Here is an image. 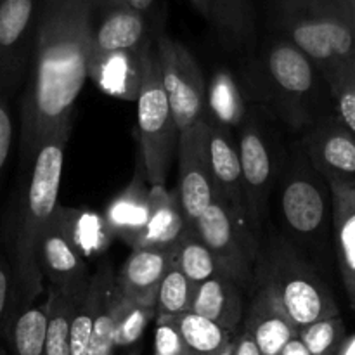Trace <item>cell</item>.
Wrapping results in <instances>:
<instances>
[{
  "mask_svg": "<svg viewBox=\"0 0 355 355\" xmlns=\"http://www.w3.org/2000/svg\"><path fill=\"white\" fill-rule=\"evenodd\" d=\"M234 352H236V338L232 340V342L229 343L224 350H220L217 355H234Z\"/></svg>",
  "mask_w": 355,
  "mask_h": 355,
  "instance_id": "obj_44",
  "label": "cell"
},
{
  "mask_svg": "<svg viewBox=\"0 0 355 355\" xmlns=\"http://www.w3.org/2000/svg\"><path fill=\"white\" fill-rule=\"evenodd\" d=\"M173 263L196 286L220 272L214 253L210 252L207 243L203 241L196 225L194 227H191V225L186 227V231L182 232L180 239L177 241L175 262Z\"/></svg>",
  "mask_w": 355,
  "mask_h": 355,
  "instance_id": "obj_29",
  "label": "cell"
},
{
  "mask_svg": "<svg viewBox=\"0 0 355 355\" xmlns=\"http://www.w3.org/2000/svg\"><path fill=\"white\" fill-rule=\"evenodd\" d=\"M155 45L163 87L180 134L200 123L207 113L208 82L196 58L182 44L159 33Z\"/></svg>",
  "mask_w": 355,
  "mask_h": 355,
  "instance_id": "obj_10",
  "label": "cell"
},
{
  "mask_svg": "<svg viewBox=\"0 0 355 355\" xmlns=\"http://www.w3.org/2000/svg\"><path fill=\"white\" fill-rule=\"evenodd\" d=\"M175 262V246L172 248H137L114 277L118 293L134 302L156 305L162 281Z\"/></svg>",
  "mask_w": 355,
  "mask_h": 355,
  "instance_id": "obj_18",
  "label": "cell"
},
{
  "mask_svg": "<svg viewBox=\"0 0 355 355\" xmlns=\"http://www.w3.org/2000/svg\"><path fill=\"white\" fill-rule=\"evenodd\" d=\"M0 355H10L9 352H7V349H6V345H3L2 340H0Z\"/></svg>",
  "mask_w": 355,
  "mask_h": 355,
  "instance_id": "obj_46",
  "label": "cell"
},
{
  "mask_svg": "<svg viewBox=\"0 0 355 355\" xmlns=\"http://www.w3.org/2000/svg\"><path fill=\"white\" fill-rule=\"evenodd\" d=\"M69 132L71 127H64L49 135L30 163V173L19 196L10 234L9 259L16 284L12 312L38 302L47 290L38 267V243L59 207V187Z\"/></svg>",
  "mask_w": 355,
  "mask_h": 355,
  "instance_id": "obj_2",
  "label": "cell"
},
{
  "mask_svg": "<svg viewBox=\"0 0 355 355\" xmlns=\"http://www.w3.org/2000/svg\"><path fill=\"white\" fill-rule=\"evenodd\" d=\"M114 277H116V274H113L111 267L107 266H103L96 274L90 276L85 295L80 300L78 307L71 318V324H69L71 355H89L94 326H96L97 318L106 307L114 288H116Z\"/></svg>",
  "mask_w": 355,
  "mask_h": 355,
  "instance_id": "obj_23",
  "label": "cell"
},
{
  "mask_svg": "<svg viewBox=\"0 0 355 355\" xmlns=\"http://www.w3.org/2000/svg\"><path fill=\"white\" fill-rule=\"evenodd\" d=\"M149 38L137 51H120L110 54H90L89 78L103 92L113 97L137 103L142 83V61Z\"/></svg>",
  "mask_w": 355,
  "mask_h": 355,
  "instance_id": "obj_20",
  "label": "cell"
},
{
  "mask_svg": "<svg viewBox=\"0 0 355 355\" xmlns=\"http://www.w3.org/2000/svg\"><path fill=\"white\" fill-rule=\"evenodd\" d=\"M173 319L191 355H217L236 338L217 322L193 311Z\"/></svg>",
  "mask_w": 355,
  "mask_h": 355,
  "instance_id": "obj_30",
  "label": "cell"
},
{
  "mask_svg": "<svg viewBox=\"0 0 355 355\" xmlns=\"http://www.w3.org/2000/svg\"><path fill=\"white\" fill-rule=\"evenodd\" d=\"M42 0H0V87L14 92L33 55Z\"/></svg>",
  "mask_w": 355,
  "mask_h": 355,
  "instance_id": "obj_12",
  "label": "cell"
},
{
  "mask_svg": "<svg viewBox=\"0 0 355 355\" xmlns=\"http://www.w3.org/2000/svg\"><path fill=\"white\" fill-rule=\"evenodd\" d=\"M347 336L345 322L340 315L298 328V338L304 342L311 355H340Z\"/></svg>",
  "mask_w": 355,
  "mask_h": 355,
  "instance_id": "obj_32",
  "label": "cell"
},
{
  "mask_svg": "<svg viewBox=\"0 0 355 355\" xmlns=\"http://www.w3.org/2000/svg\"><path fill=\"white\" fill-rule=\"evenodd\" d=\"M182 214L187 225L194 227L198 218L215 200V184L208 158L207 125L205 120L179 134V187Z\"/></svg>",
  "mask_w": 355,
  "mask_h": 355,
  "instance_id": "obj_13",
  "label": "cell"
},
{
  "mask_svg": "<svg viewBox=\"0 0 355 355\" xmlns=\"http://www.w3.org/2000/svg\"><path fill=\"white\" fill-rule=\"evenodd\" d=\"M191 3H193L194 9H196L205 19L211 23V17H214V12H211V0H191Z\"/></svg>",
  "mask_w": 355,
  "mask_h": 355,
  "instance_id": "obj_41",
  "label": "cell"
},
{
  "mask_svg": "<svg viewBox=\"0 0 355 355\" xmlns=\"http://www.w3.org/2000/svg\"><path fill=\"white\" fill-rule=\"evenodd\" d=\"M121 2H125L128 7H132V9H135L141 14H146L155 6V0H121Z\"/></svg>",
  "mask_w": 355,
  "mask_h": 355,
  "instance_id": "obj_42",
  "label": "cell"
},
{
  "mask_svg": "<svg viewBox=\"0 0 355 355\" xmlns=\"http://www.w3.org/2000/svg\"><path fill=\"white\" fill-rule=\"evenodd\" d=\"M274 196L281 234L312 262L324 259L329 246H335L331 186L314 168L298 141L288 153Z\"/></svg>",
  "mask_w": 355,
  "mask_h": 355,
  "instance_id": "obj_4",
  "label": "cell"
},
{
  "mask_svg": "<svg viewBox=\"0 0 355 355\" xmlns=\"http://www.w3.org/2000/svg\"><path fill=\"white\" fill-rule=\"evenodd\" d=\"M298 142L326 180L355 189V135L335 113H328L302 132Z\"/></svg>",
  "mask_w": 355,
  "mask_h": 355,
  "instance_id": "obj_14",
  "label": "cell"
},
{
  "mask_svg": "<svg viewBox=\"0 0 355 355\" xmlns=\"http://www.w3.org/2000/svg\"><path fill=\"white\" fill-rule=\"evenodd\" d=\"M186 227L189 225L182 214L177 191L172 193L165 186H151L149 222L137 248H172Z\"/></svg>",
  "mask_w": 355,
  "mask_h": 355,
  "instance_id": "obj_24",
  "label": "cell"
},
{
  "mask_svg": "<svg viewBox=\"0 0 355 355\" xmlns=\"http://www.w3.org/2000/svg\"><path fill=\"white\" fill-rule=\"evenodd\" d=\"M340 355H355V333L347 336L345 343H343L342 350H340Z\"/></svg>",
  "mask_w": 355,
  "mask_h": 355,
  "instance_id": "obj_43",
  "label": "cell"
},
{
  "mask_svg": "<svg viewBox=\"0 0 355 355\" xmlns=\"http://www.w3.org/2000/svg\"><path fill=\"white\" fill-rule=\"evenodd\" d=\"M279 355H311V352H309L307 347L304 345V342L297 336V338L291 340V342L281 350Z\"/></svg>",
  "mask_w": 355,
  "mask_h": 355,
  "instance_id": "obj_40",
  "label": "cell"
},
{
  "mask_svg": "<svg viewBox=\"0 0 355 355\" xmlns=\"http://www.w3.org/2000/svg\"><path fill=\"white\" fill-rule=\"evenodd\" d=\"M211 24L234 45L250 49L255 42L252 0H211Z\"/></svg>",
  "mask_w": 355,
  "mask_h": 355,
  "instance_id": "obj_28",
  "label": "cell"
},
{
  "mask_svg": "<svg viewBox=\"0 0 355 355\" xmlns=\"http://www.w3.org/2000/svg\"><path fill=\"white\" fill-rule=\"evenodd\" d=\"M123 305L125 297L118 293V290L114 288L110 302L103 309V312L97 318L96 326H94L89 355H113L114 349H116L114 347V328H116V321L120 318Z\"/></svg>",
  "mask_w": 355,
  "mask_h": 355,
  "instance_id": "obj_35",
  "label": "cell"
},
{
  "mask_svg": "<svg viewBox=\"0 0 355 355\" xmlns=\"http://www.w3.org/2000/svg\"><path fill=\"white\" fill-rule=\"evenodd\" d=\"M335 114L355 135V64H345L326 76Z\"/></svg>",
  "mask_w": 355,
  "mask_h": 355,
  "instance_id": "obj_33",
  "label": "cell"
},
{
  "mask_svg": "<svg viewBox=\"0 0 355 355\" xmlns=\"http://www.w3.org/2000/svg\"><path fill=\"white\" fill-rule=\"evenodd\" d=\"M349 2V7H350V12H352L354 19H355V0H347Z\"/></svg>",
  "mask_w": 355,
  "mask_h": 355,
  "instance_id": "obj_45",
  "label": "cell"
},
{
  "mask_svg": "<svg viewBox=\"0 0 355 355\" xmlns=\"http://www.w3.org/2000/svg\"><path fill=\"white\" fill-rule=\"evenodd\" d=\"M149 38L144 14L121 0H94L92 54L137 51Z\"/></svg>",
  "mask_w": 355,
  "mask_h": 355,
  "instance_id": "obj_16",
  "label": "cell"
},
{
  "mask_svg": "<svg viewBox=\"0 0 355 355\" xmlns=\"http://www.w3.org/2000/svg\"><path fill=\"white\" fill-rule=\"evenodd\" d=\"M283 38L314 61L322 76L355 64V19L347 0H272Z\"/></svg>",
  "mask_w": 355,
  "mask_h": 355,
  "instance_id": "obj_6",
  "label": "cell"
},
{
  "mask_svg": "<svg viewBox=\"0 0 355 355\" xmlns=\"http://www.w3.org/2000/svg\"><path fill=\"white\" fill-rule=\"evenodd\" d=\"M203 120L207 125L208 158H210L211 175H214L215 194L222 198L229 205L234 217L252 231L248 207H246L241 159H239L238 135L234 134V130L208 116L207 113Z\"/></svg>",
  "mask_w": 355,
  "mask_h": 355,
  "instance_id": "obj_15",
  "label": "cell"
},
{
  "mask_svg": "<svg viewBox=\"0 0 355 355\" xmlns=\"http://www.w3.org/2000/svg\"><path fill=\"white\" fill-rule=\"evenodd\" d=\"M196 229L214 253L220 272L253 293L260 239L234 217L229 205L217 194L210 208L198 218Z\"/></svg>",
  "mask_w": 355,
  "mask_h": 355,
  "instance_id": "obj_9",
  "label": "cell"
},
{
  "mask_svg": "<svg viewBox=\"0 0 355 355\" xmlns=\"http://www.w3.org/2000/svg\"><path fill=\"white\" fill-rule=\"evenodd\" d=\"M243 328L250 331L262 355H279L298 336V326L263 286L252 293Z\"/></svg>",
  "mask_w": 355,
  "mask_h": 355,
  "instance_id": "obj_19",
  "label": "cell"
},
{
  "mask_svg": "<svg viewBox=\"0 0 355 355\" xmlns=\"http://www.w3.org/2000/svg\"><path fill=\"white\" fill-rule=\"evenodd\" d=\"M49 329V304L44 300L16 309L7 319L0 340L10 355H44Z\"/></svg>",
  "mask_w": 355,
  "mask_h": 355,
  "instance_id": "obj_25",
  "label": "cell"
},
{
  "mask_svg": "<svg viewBox=\"0 0 355 355\" xmlns=\"http://www.w3.org/2000/svg\"><path fill=\"white\" fill-rule=\"evenodd\" d=\"M156 315V305H146L125 298V305L114 328V347L121 349L137 342Z\"/></svg>",
  "mask_w": 355,
  "mask_h": 355,
  "instance_id": "obj_34",
  "label": "cell"
},
{
  "mask_svg": "<svg viewBox=\"0 0 355 355\" xmlns=\"http://www.w3.org/2000/svg\"><path fill=\"white\" fill-rule=\"evenodd\" d=\"M85 291L87 288L83 291H64L47 286L45 297L49 304V329L44 355H71L69 324Z\"/></svg>",
  "mask_w": 355,
  "mask_h": 355,
  "instance_id": "obj_27",
  "label": "cell"
},
{
  "mask_svg": "<svg viewBox=\"0 0 355 355\" xmlns=\"http://www.w3.org/2000/svg\"><path fill=\"white\" fill-rule=\"evenodd\" d=\"M155 355H158V354H155Z\"/></svg>",
  "mask_w": 355,
  "mask_h": 355,
  "instance_id": "obj_47",
  "label": "cell"
},
{
  "mask_svg": "<svg viewBox=\"0 0 355 355\" xmlns=\"http://www.w3.org/2000/svg\"><path fill=\"white\" fill-rule=\"evenodd\" d=\"M329 182V180H328ZM333 193V241L350 307L355 311V189L329 182Z\"/></svg>",
  "mask_w": 355,
  "mask_h": 355,
  "instance_id": "obj_22",
  "label": "cell"
},
{
  "mask_svg": "<svg viewBox=\"0 0 355 355\" xmlns=\"http://www.w3.org/2000/svg\"><path fill=\"white\" fill-rule=\"evenodd\" d=\"M149 194H151V184H149L144 162L139 153V165L135 166L134 179L107 205L103 215L106 231L111 236L123 239L132 250L137 248L148 227Z\"/></svg>",
  "mask_w": 355,
  "mask_h": 355,
  "instance_id": "obj_17",
  "label": "cell"
},
{
  "mask_svg": "<svg viewBox=\"0 0 355 355\" xmlns=\"http://www.w3.org/2000/svg\"><path fill=\"white\" fill-rule=\"evenodd\" d=\"M238 148L250 227L262 241L263 229L269 220L270 201L279 184L288 153H283L279 139L277 135L274 137L272 128L257 107L248 111L245 121L238 128Z\"/></svg>",
  "mask_w": 355,
  "mask_h": 355,
  "instance_id": "obj_8",
  "label": "cell"
},
{
  "mask_svg": "<svg viewBox=\"0 0 355 355\" xmlns=\"http://www.w3.org/2000/svg\"><path fill=\"white\" fill-rule=\"evenodd\" d=\"M257 286L266 288L298 328L340 315L315 263L281 232H270L260 241Z\"/></svg>",
  "mask_w": 355,
  "mask_h": 355,
  "instance_id": "obj_5",
  "label": "cell"
},
{
  "mask_svg": "<svg viewBox=\"0 0 355 355\" xmlns=\"http://www.w3.org/2000/svg\"><path fill=\"white\" fill-rule=\"evenodd\" d=\"M7 96H9V92L0 87V173L6 168V163L9 159L14 139L12 113H10Z\"/></svg>",
  "mask_w": 355,
  "mask_h": 355,
  "instance_id": "obj_38",
  "label": "cell"
},
{
  "mask_svg": "<svg viewBox=\"0 0 355 355\" xmlns=\"http://www.w3.org/2000/svg\"><path fill=\"white\" fill-rule=\"evenodd\" d=\"M239 87L246 101L272 113L297 134L328 114L324 76L309 55L283 37L274 38L243 68Z\"/></svg>",
  "mask_w": 355,
  "mask_h": 355,
  "instance_id": "obj_3",
  "label": "cell"
},
{
  "mask_svg": "<svg viewBox=\"0 0 355 355\" xmlns=\"http://www.w3.org/2000/svg\"><path fill=\"white\" fill-rule=\"evenodd\" d=\"M196 284L191 283L182 270L173 263L162 281L156 300V318H177L193 311Z\"/></svg>",
  "mask_w": 355,
  "mask_h": 355,
  "instance_id": "obj_31",
  "label": "cell"
},
{
  "mask_svg": "<svg viewBox=\"0 0 355 355\" xmlns=\"http://www.w3.org/2000/svg\"><path fill=\"white\" fill-rule=\"evenodd\" d=\"M14 291H16V284H14L12 263H10L9 255L0 248V335L12 312Z\"/></svg>",
  "mask_w": 355,
  "mask_h": 355,
  "instance_id": "obj_37",
  "label": "cell"
},
{
  "mask_svg": "<svg viewBox=\"0 0 355 355\" xmlns=\"http://www.w3.org/2000/svg\"><path fill=\"white\" fill-rule=\"evenodd\" d=\"M142 68L141 92L137 97L139 153L144 162L149 184L165 186L175 148H179V128L163 87L156 45L153 40L144 51Z\"/></svg>",
  "mask_w": 355,
  "mask_h": 355,
  "instance_id": "obj_7",
  "label": "cell"
},
{
  "mask_svg": "<svg viewBox=\"0 0 355 355\" xmlns=\"http://www.w3.org/2000/svg\"><path fill=\"white\" fill-rule=\"evenodd\" d=\"M38 267L47 286L64 291H83L90 272L83 248L73 232V208L59 205L38 243Z\"/></svg>",
  "mask_w": 355,
  "mask_h": 355,
  "instance_id": "obj_11",
  "label": "cell"
},
{
  "mask_svg": "<svg viewBox=\"0 0 355 355\" xmlns=\"http://www.w3.org/2000/svg\"><path fill=\"white\" fill-rule=\"evenodd\" d=\"M248 111L239 82H236V78L227 69H215L207 90L208 116L224 127L238 132Z\"/></svg>",
  "mask_w": 355,
  "mask_h": 355,
  "instance_id": "obj_26",
  "label": "cell"
},
{
  "mask_svg": "<svg viewBox=\"0 0 355 355\" xmlns=\"http://www.w3.org/2000/svg\"><path fill=\"white\" fill-rule=\"evenodd\" d=\"M245 290L238 283L218 272L211 279L198 284L193 302V312L217 322L218 326L238 335L245 319Z\"/></svg>",
  "mask_w": 355,
  "mask_h": 355,
  "instance_id": "obj_21",
  "label": "cell"
},
{
  "mask_svg": "<svg viewBox=\"0 0 355 355\" xmlns=\"http://www.w3.org/2000/svg\"><path fill=\"white\" fill-rule=\"evenodd\" d=\"M94 0H42L30 80L21 104V151L28 165L42 142L71 127L89 80Z\"/></svg>",
  "mask_w": 355,
  "mask_h": 355,
  "instance_id": "obj_1",
  "label": "cell"
},
{
  "mask_svg": "<svg viewBox=\"0 0 355 355\" xmlns=\"http://www.w3.org/2000/svg\"><path fill=\"white\" fill-rule=\"evenodd\" d=\"M234 355H262L260 354L259 347H257L255 340L246 331L245 328L236 335V352Z\"/></svg>",
  "mask_w": 355,
  "mask_h": 355,
  "instance_id": "obj_39",
  "label": "cell"
},
{
  "mask_svg": "<svg viewBox=\"0 0 355 355\" xmlns=\"http://www.w3.org/2000/svg\"><path fill=\"white\" fill-rule=\"evenodd\" d=\"M155 349L158 355H191L173 318H156Z\"/></svg>",
  "mask_w": 355,
  "mask_h": 355,
  "instance_id": "obj_36",
  "label": "cell"
}]
</instances>
